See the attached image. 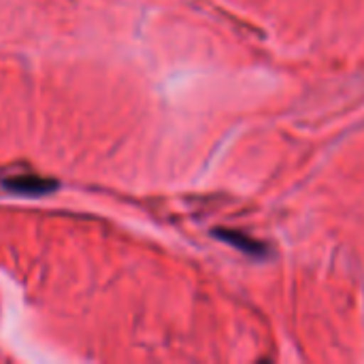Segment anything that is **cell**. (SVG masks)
I'll list each match as a JSON object with an SVG mask.
<instances>
[{"label": "cell", "mask_w": 364, "mask_h": 364, "mask_svg": "<svg viewBox=\"0 0 364 364\" xmlns=\"http://www.w3.org/2000/svg\"><path fill=\"white\" fill-rule=\"evenodd\" d=\"M218 237L222 241H226L228 245L241 250L243 254L247 256H256V258H262L267 254V245L258 239H252L250 235H243L239 230H218Z\"/></svg>", "instance_id": "obj_1"}]
</instances>
